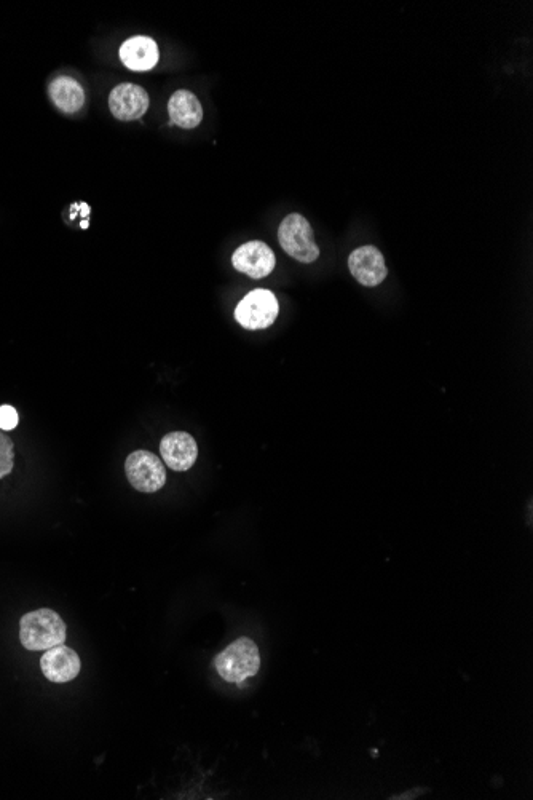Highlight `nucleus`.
<instances>
[{
  "instance_id": "1",
  "label": "nucleus",
  "mask_w": 533,
  "mask_h": 800,
  "mask_svg": "<svg viewBox=\"0 0 533 800\" xmlns=\"http://www.w3.org/2000/svg\"><path fill=\"white\" fill-rule=\"evenodd\" d=\"M20 639L24 649L32 652L52 649L66 641V625L55 610H34L21 618Z\"/></svg>"
},
{
  "instance_id": "2",
  "label": "nucleus",
  "mask_w": 533,
  "mask_h": 800,
  "mask_svg": "<svg viewBox=\"0 0 533 800\" xmlns=\"http://www.w3.org/2000/svg\"><path fill=\"white\" fill-rule=\"evenodd\" d=\"M214 666L219 676L230 684H241L253 678L261 668V655L256 642L248 638L237 639L216 657Z\"/></svg>"
},
{
  "instance_id": "3",
  "label": "nucleus",
  "mask_w": 533,
  "mask_h": 800,
  "mask_svg": "<svg viewBox=\"0 0 533 800\" xmlns=\"http://www.w3.org/2000/svg\"><path fill=\"white\" fill-rule=\"evenodd\" d=\"M278 240L281 248L302 264H312L320 258L312 226L302 214H289L283 219L278 229Z\"/></svg>"
},
{
  "instance_id": "4",
  "label": "nucleus",
  "mask_w": 533,
  "mask_h": 800,
  "mask_svg": "<svg viewBox=\"0 0 533 800\" xmlns=\"http://www.w3.org/2000/svg\"><path fill=\"white\" fill-rule=\"evenodd\" d=\"M280 305L269 290H254L241 299L235 309V320L245 329H265L277 320Z\"/></svg>"
},
{
  "instance_id": "5",
  "label": "nucleus",
  "mask_w": 533,
  "mask_h": 800,
  "mask_svg": "<svg viewBox=\"0 0 533 800\" xmlns=\"http://www.w3.org/2000/svg\"><path fill=\"white\" fill-rule=\"evenodd\" d=\"M125 472L136 491L152 494L160 491L166 484V472L162 460L149 451L131 452L125 462Z\"/></svg>"
},
{
  "instance_id": "6",
  "label": "nucleus",
  "mask_w": 533,
  "mask_h": 800,
  "mask_svg": "<svg viewBox=\"0 0 533 800\" xmlns=\"http://www.w3.org/2000/svg\"><path fill=\"white\" fill-rule=\"evenodd\" d=\"M232 264L238 272L248 277L265 278L277 266V258L269 245L262 242H249L241 245L232 256Z\"/></svg>"
},
{
  "instance_id": "7",
  "label": "nucleus",
  "mask_w": 533,
  "mask_h": 800,
  "mask_svg": "<svg viewBox=\"0 0 533 800\" xmlns=\"http://www.w3.org/2000/svg\"><path fill=\"white\" fill-rule=\"evenodd\" d=\"M149 95L143 87L135 84H120L109 96V109L115 119L131 122L144 117L149 109Z\"/></svg>"
},
{
  "instance_id": "8",
  "label": "nucleus",
  "mask_w": 533,
  "mask_h": 800,
  "mask_svg": "<svg viewBox=\"0 0 533 800\" xmlns=\"http://www.w3.org/2000/svg\"><path fill=\"white\" fill-rule=\"evenodd\" d=\"M348 269L363 286H379L387 278L385 259L376 246L356 248L348 258Z\"/></svg>"
},
{
  "instance_id": "9",
  "label": "nucleus",
  "mask_w": 533,
  "mask_h": 800,
  "mask_svg": "<svg viewBox=\"0 0 533 800\" xmlns=\"http://www.w3.org/2000/svg\"><path fill=\"white\" fill-rule=\"evenodd\" d=\"M160 454L174 472H187L197 462V441L186 432H173L160 443Z\"/></svg>"
},
{
  "instance_id": "10",
  "label": "nucleus",
  "mask_w": 533,
  "mask_h": 800,
  "mask_svg": "<svg viewBox=\"0 0 533 800\" xmlns=\"http://www.w3.org/2000/svg\"><path fill=\"white\" fill-rule=\"evenodd\" d=\"M80 658L74 650L69 647H52L45 652L44 657L40 658V668L48 681L56 684H64L76 679L80 673Z\"/></svg>"
},
{
  "instance_id": "11",
  "label": "nucleus",
  "mask_w": 533,
  "mask_h": 800,
  "mask_svg": "<svg viewBox=\"0 0 533 800\" xmlns=\"http://www.w3.org/2000/svg\"><path fill=\"white\" fill-rule=\"evenodd\" d=\"M158 58H160L158 45L151 37H131L120 47V60L131 71H151L157 66Z\"/></svg>"
},
{
  "instance_id": "12",
  "label": "nucleus",
  "mask_w": 533,
  "mask_h": 800,
  "mask_svg": "<svg viewBox=\"0 0 533 800\" xmlns=\"http://www.w3.org/2000/svg\"><path fill=\"white\" fill-rule=\"evenodd\" d=\"M168 114H170L171 123L184 128V130H192L202 123V103L198 101L194 93L179 90L168 101Z\"/></svg>"
},
{
  "instance_id": "13",
  "label": "nucleus",
  "mask_w": 533,
  "mask_h": 800,
  "mask_svg": "<svg viewBox=\"0 0 533 800\" xmlns=\"http://www.w3.org/2000/svg\"><path fill=\"white\" fill-rule=\"evenodd\" d=\"M48 92L55 106L64 114H74L85 104L82 85L71 77H58L53 80Z\"/></svg>"
},
{
  "instance_id": "14",
  "label": "nucleus",
  "mask_w": 533,
  "mask_h": 800,
  "mask_svg": "<svg viewBox=\"0 0 533 800\" xmlns=\"http://www.w3.org/2000/svg\"><path fill=\"white\" fill-rule=\"evenodd\" d=\"M15 464V444L4 433H0V480L12 473Z\"/></svg>"
},
{
  "instance_id": "15",
  "label": "nucleus",
  "mask_w": 533,
  "mask_h": 800,
  "mask_svg": "<svg viewBox=\"0 0 533 800\" xmlns=\"http://www.w3.org/2000/svg\"><path fill=\"white\" fill-rule=\"evenodd\" d=\"M18 412L13 406H0V430H5V432H10V430H15L18 427Z\"/></svg>"
},
{
  "instance_id": "16",
  "label": "nucleus",
  "mask_w": 533,
  "mask_h": 800,
  "mask_svg": "<svg viewBox=\"0 0 533 800\" xmlns=\"http://www.w3.org/2000/svg\"><path fill=\"white\" fill-rule=\"evenodd\" d=\"M80 208H82V211H80L82 216H88V214L91 213V208L87 205V203H80Z\"/></svg>"
}]
</instances>
